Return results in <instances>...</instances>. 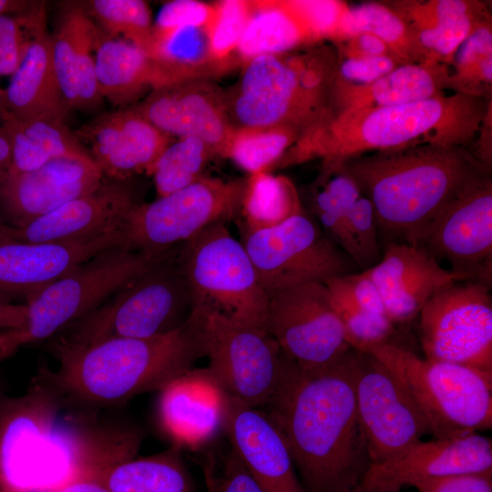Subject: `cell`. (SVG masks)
<instances>
[{
    "label": "cell",
    "instance_id": "cell-41",
    "mask_svg": "<svg viewBox=\"0 0 492 492\" xmlns=\"http://www.w3.org/2000/svg\"><path fill=\"white\" fill-rule=\"evenodd\" d=\"M46 3L19 15H0V75L12 76L29 46L46 31Z\"/></svg>",
    "mask_w": 492,
    "mask_h": 492
},
{
    "label": "cell",
    "instance_id": "cell-33",
    "mask_svg": "<svg viewBox=\"0 0 492 492\" xmlns=\"http://www.w3.org/2000/svg\"><path fill=\"white\" fill-rule=\"evenodd\" d=\"M173 445L160 453L113 466L97 478L111 492H193L190 473Z\"/></svg>",
    "mask_w": 492,
    "mask_h": 492
},
{
    "label": "cell",
    "instance_id": "cell-13",
    "mask_svg": "<svg viewBox=\"0 0 492 492\" xmlns=\"http://www.w3.org/2000/svg\"><path fill=\"white\" fill-rule=\"evenodd\" d=\"M490 287L456 282L427 302L418 315L425 358L492 374Z\"/></svg>",
    "mask_w": 492,
    "mask_h": 492
},
{
    "label": "cell",
    "instance_id": "cell-47",
    "mask_svg": "<svg viewBox=\"0 0 492 492\" xmlns=\"http://www.w3.org/2000/svg\"><path fill=\"white\" fill-rule=\"evenodd\" d=\"M213 15V4L196 0L169 2L160 9L152 34L189 26H210Z\"/></svg>",
    "mask_w": 492,
    "mask_h": 492
},
{
    "label": "cell",
    "instance_id": "cell-15",
    "mask_svg": "<svg viewBox=\"0 0 492 492\" xmlns=\"http://www.w3.org/2000/svg\"><path fill=\"white\" fill-rule=\"evenodd\" d=\"M66 405L41 374L24 395L0 397V492L42 487L47 449Z\"/></svg>",
    "mask_w": 492,
    "mask_h": 492
},
{
    "label": "cell",
    "instance_id": "cell-55",
    "mask_svg": "<svg viewBox=\"0 0 492 492\" xmlns=\"http://www.w3.org/2000/svg\"><path fill=\"white\" fill-rule=\"evenodd\" d=\"M38 1L0 0V15H19L29 11Z\"/></svg>",
    "mask_w": 492,
    "mask_h": 492
},
{
    "label": "cell",
    "instance_id": "cell-31",
    "mask_svg": "<svg viewBox=\"0 0 492 492\" xmlns=\"http://www.w3.org/2000/svg\"><path fill=\"white\" fill-rule=\"evenodd\" d=\"M99 93L115 105H127L161 85L154 60L140 46L101 33L95 49Z\"/></svg>",
    "mask_w": 492,
    "mask_h": 492
},
{
    "label": "cell",
    "instance_id": "cell-1",
    "mask_svg": "<svg viewBox=\"0 0 492 492\" xmlns=\"http://www.w3.org/2000/svg\"><path fill=\"white\" fill-rule=\"evenodd\" d=\"M265 411L281 430L306 492H345L371 466L356 407L354 349L299 369Z\"/></svg>",
    "mask_w": 492,
    "mask_h": 492
},
{
    "label": "cell",
    "instance_id": "cell-10",
    "mask_svg": "<svg viewBox=\"0 0 492 492\" xmlns=\"http://www.w3.org/2000/svg\"><path fill=\"white\" fill-rule=\"evenodd\" d=\"M245 182L203 176L152 202L137 203L121 226L124 246L164 254L211 224L239 220Z\"/></svg>",
    "mask_w": 492,
    "mask_h": 492
},
{
    "label": "cell",
    "instance_id": "cell-5",
    "mask_svg": "<svg viewBox=\"0 0 492 492\" xmlns=\"http://www.w3.org/2000/svg\"><path fill=\"white\" fill-rule=\"evenodd\" d=\"M336 62L333 48L319 46L243 63L239 80L224 90L232 127H287L299 139L309 135L333 117Z\"/></svg>",
    "mask_w": 492,
    "mask_h": 492
},
{
    "label": "cell",
    "instance_id": "cell-28",
    "mask_svg": "<svg viewBox=\"0 0 492 492\" xmlns=\"http://www.w3.org/2000/svg\"><path fill=\"white\" fill-rule=\"evenodd\" d=\"M101 33L78 2H69L51 36L53 67L69 110L93 108L102 99L95 73V49Z\"/></svg>",
    "mask_w": 492,
    "mask_h": 492
},
{
    "label": "cell",
    "instance_id": "cell-34",
    "mask_svg": "<svg viewBox=\"0 0 492 492\" xmlns=\"http://www.w3.org/2000/svg\"><path fill=\"white\" fill-rule=\"evenodd\" d=\"M303 210L301 197L287 177L256 172L246 179L239 227L250 231L272 228Z\"/></svg>",
    "mask_w": 492,
    "mask_h": 492
},
{
    "label": "cell",
    "instance_id": "cell-58",
    "mask_svg": "<svg viewBox=\"0 0 492 492\" xmlns=\"http://www.w3.org/2000/svg\"><path fill=\"white\" fill-rule=\"evenodd\" d=\"M4 105V90L0 87V107Z\"/></svg>",
    "mask_w": 492,
    "mask_h": 492
},
{
    "label": "cell",
    "instance_id": "cell-21",
    "mask_svg": "<svg viewBox=\"0 0 492 492\" xmlns=\"http://www.w3.org/2000/svg\"><path fill=\"white\" fill-rule=\"evenodd\" d=\"M103 177L92 158L55 159L31 171L6 172L0 201L14 226H21L96 190Z\"/></svg>",
    "mask_w": 492,
    "mask_h": 492
},
{
    "label": "cell",
    "instance_id": "cell-8",
    "mask_svg": "<svg viewBox=\"0 0 492 492\" xmlns=\"http://www.w3.org/2000/svg\"><path fill=\"white\" fill-rule=\"evenodd\" d=\"M361 352L373 354L403 381L435 438L492 428V374L421 358L391 342Z\"/></svg>",
    "mask_w": 492,
    "mask_h": 492
},
{
    "label": "cell",
    "instance_id": "cell-22",
    "mask_svg": "<svg viewBox=\"0 0 492 492\" xmlns=\"http://www.w3.org/2000/svg\"><path fill=\"white\" fill-rule=\"evenodd\" d=\"M157 416L175 446L196 448L226 427L231 398L206 368H191L159 391Z\"/></svg>",
    "mask_w": 492,
    "mask_h": 492
},
{
    "label": "cell",
    "instance_id": "cell-16",
    "mask_svg": "<svg viewBox=\"0 0 492 492\" xmlns=\"http://www.w3.org/2000/svg\"><path fill=\"white\" fill-rule=\"evenodd\" d=\"M265 330L302 372L323 367L351 349L329 291L320 282L269 294Z\"/></svg>",
    "mask_w": 492,
    "mask_h": 492
},
{
    "label": "cell",
    "instance_id": "cell-43",
    "mask_svg": "<svg viewBox=\"0 0 492 492\" xmlns=\"http://www.w3.org/2000/svg\"><path fill=\"white\" fill-rule=\"evenodd\" d=\"M214 5L208 28L210 47L215 61L224 65L236 54L251 15V1L222 0Z\"/></svg>",
    "mask_w": 492,
    "mask_h": 492
},
{
    "label": "cell",
    "instance_id": "cell-35",
    "mask_svg": "<svg viewBox=\"0 0 492 492\" xmlns=\"http://www.w3.org/2000/svg\"><path fill=\"white\" fill-rule=\"evenodd\" d=\"M343 32L342 40L359 32L376 36L401 64L432 61L412 28L384 2L349 5Z\"/></svg>",
    "mask_w": 492,
    "mask_h": 492
},
{
    "label": "cell",
    "instance_id": "cell-11",
    "mask_svg": "<svg viewBox=\"0 0 492 492\" xmlns=\"http://www.w3.org/2000/svg\"><path fill=\"white\" fill-rule=\"evenodd\" d=\"M169 252L113 247L30 295L22 329L27 343L48 338L84 317Z\"/></svg>",
    "mask_w": 492,
    "mask_h": 492
},
{
    "label": "cell",
    "instance_id": "cell-37",
    "mask_svg": "<svg viewBox=\"0 0 492 492\" xmlns=\"http://www.w3.org/2000/svg\"><path fill=\"white\" fill-rule=\"evenodd\" d=\"M446 69V89L491 99V18L480 24L460 44Z\"/></svg>",
    "mask_w": 492,
    "mask_h": 492
},
{
    "label": "cell",
    "instance_id": "cell-59",
    "mask_svg": "<svg viewBox=\"0 0 492 492\" xmlns=\"http://www.w3.org/2000/svg\"><path fill=\"white\" fill-rule=\"evenodd\" d=\"M3 395V394L1 393V390H0V397Z\"/></svg>",
    "mask_w": 492,
    "mask_h": 492
},
{
    "label": "cell",
    "instance_id": "cell-32",
    "mask_svg": "<svg viewBox=\"0 0 492 492\" xmlns=\"http://www.w3.org/2000/svg\"><path fill=\"white\" fill-rule=\"evenodd\" d=\"M2 122L11 144V162L7 172L31 171L55 159L91 158L63 119L19 118L5 109Z\"/></svg>",
    "mask_w": 492,
    "mask_h": 492
},
{
    "label": "cell",
    "instance_id": "cell-24",
    "mask_svg": "<svg viewBox=\"0 0 492 492\" xmlns=\"http://www.w3.org/2000/svg\"><path fill=\"white\" fill-rule=\"evenodd\" d=\"M486 471H492L491 439L467 431L422 440L391 460L371 464L362 483L401 489L427 478Z\"/></svg>",
    "mask_w": 492,
    "mask_h": 492
},
{
    "label": "cell",
    "instance_id": "cell-46",
    "mask_svg": "<svg viewBox=\"0 0 492 492\" xmlns=\"http://www.w3.org/2000/svg\"><path fill=\"white\" fill-rule=\"evenodd\" d=\"M208 492H262L232 449L203 465Z\"/></svg>",
    "mask_w": 492,
    "mask_h": 492
},
{
    "label": "cell",
    "instance_id": "cell-39",
    "mask_svg": "<svg viewBox=\"0 0 492 492\" xmlns=\"http://www.w3.org/2000/svg\"><path fill=\"white\" fill-rule=\"evenodd\" d=\"M78 4L104 34L130 41L148 53L153 23L145 1L89 0Z\"/></svg>",
    "mask_w": 492,
    "mask_h": 492
},
{
    "label": "cell",
    "instance_id": "cell-9",
    "mask_svg": "<svg viewBox=\"0 0 492 492\" xmlns=\"http://www.w3.org/2000/svg\"><path fill=\"white\" fill-rule=\"evenodd\" d=\"M178 253L191 290L192 312H216L265 330L268 295L226 223L208 226L181 244Z\"/></svg>",
    "mask_w": 492,
    "mask_h": 492
},
{
    "label": "cell",
    "instance_id": "cell-2",
    "mask_svg": "<svg viewBox=\"0 0 492 492\" xmlns=\"http://www.w3.org/2000/svg\"><path fill=\"white\" fill-rule=\"evenodd\" d=\"M371 202L385 244L417 245L440 210L466 185L490 174L470 148L419 145L335 162Z\"/></svg>",
    "mask_w": 492,
    "mask_h": 492
},
{
    "label": "cell",
    "instance_id": "cell-48",
    "mask_svg": "<svg viewBox=\"0 0 492 492\" xmlns=\"http://www.w3.org/2000/svg\"><path fill=\"white\" fill-rule=\"evenodd\" d=\"M402 65L391 56L337 59L334 77L354 85H366Z\"/></svg>",
    "mask_w": 492,
    "mask_h": 492
},
{
    "label": "cell",
    "instance_id": "cell-29",
    "mask_svg": "<svg viewBox=\"0 0 492 492\" xmlns=\"http://www.w3.org/2000/svg\"><path fill=\"white\" fill-rule=\"evenodd\" d=\"M446 74V64L426 61L402 64L366 85L346 83L333 75V116L348 110L395 106L444 94Z\"/></svg>",
    "mask_w": 492,
    "mask_h": 492
},
{
    "label": "cell",
    "instance_id": "cell-14",
    "mask_svg": "<svg viewBox=\"0 0 492 492\" xmlns=\"http://www.w3.org/2000/svg\"><path fill=\"white\" fill-rule=\"evenodd\" d=\"M357 413L372 464L391 460L431 434L403 381L373 354L354 349Z\"/></svg>",
    "mask_w": 492,
    "mask_h": 492
},
{
    "label": "cell",
    "instance_id": "cell-4",
    "mask_svg": "<svg viewBox=\"0 0 492 492\" xmlns=\"http://www.w3.org/2000/svg\"><path fill=\"white\" fill-rule=\"evenodd\" d=\"M55 350L57 369L40 374L67 402L87 407L121 404L159 391L202 357L190 318L180 329L163 335L115 337Z\"/></svg>",
    "mask_w": 492,
    "mask_h": 492
},
{
    "label": "cell",
    "instance_id": "cell-23",
    "mask_svg": "<svg viewBox=\"0 0 492 492\" xmlns=\"http://www.w3.org/2000/svg\"><path fill=\"white\" fill-rule=\"evenodd\" d=\"M364 272L377 288L394 323L411 322L436 292L466 281L423 248L403 242L385 244L379 261Z\"/></svg>",
    "mask_w": 492,
    "mask_h": 492
},
{
    "label": "cell",
    "instance_id": "cell-49",
    "mask_svg": "<svg viewBox=\"0 0 492 492\" xmlns=\"http://www.w3.org/2000/svg\"><path fill=\"white\" fill-rule=\"evenodd\" d=\"M412 487L417 492H492V471L432 477Z\"/></svg>",
    "mask_w": 492,
    "mask_h": 492
},
{
    "label": "cell",
    "instance_id": "cell-17",
    "mask_svg": "<svg viewBox=\"0 0 492 492\" xmlns=\"http://www.w3.org/2000/svg\"><path fill=\"white\" fill-rule=\"evenodd\" d=\"M423 248L466 281L491 285L492 179L486 174L466 185L436 216L419 239Z\"/></svg>",
    "mask_w": 492,
    "mask_h": 492
},
{
    "label": "cell",
    "instance_id": "cell-45",
    "mask_svg": "<svg viewBox=\"0 0 492 492\" xmlns=\"http://www.w3.org/2000/svg\"><path fill=\"white\" fill-rule=\"evenodd\" d=\"M346 222L357 253V264L371 268L379 261L380 250L375 215L368 199L362 196L356 200L346 214Z\"/></svg>",
    "mask_w": 492,
    "mask_h": 492
},
{
    "label": "cell",
    "instance_id": "cell-52",
    "mask_svg": "<svg viewBox=\"0 0 492 492\" xmlns=\"http://www.w3.org/2000/svg\"><path fill=\"white\" fill-rule=\"evenodd\" d=\"M26 319V304H13L0 300V331L23 329Z\"/></svg>",
    "mask_w": 492,
    "mask_h": 492
},
{
    "label": "cell",
    "instance_id": "cell-6",
    "mask_svg": "<svg viewBox=\"0 0 492 492\" xmlns=\"http://www.w3.org/2000/svg\"><path fill=\"white\" fill-rule=\"evenodd\" d=\"M178 251L179 247L61 330L55 348L85 346L115 337L149 338L183 327L192 314L193 297Z\"/></svg>",
    "mask_w": 492,
    "mask_h": 492
},
{
    "label": "cell",
    "instance_id": "cell-18",
    "mask_svg": "<svg viewBox=\"0 0 492 492\" xmlns=\"http://www.w3.org/2000/svg\"><path fill=\"white\" fill-rule=\"evenodd\" d=\"M133 108L169 137L200 138L216 155H221L233 128L224 90L208 78L157 87Z\"/></svg>",
    "mask_w": 492,
    "mask_h": 492
},
{
    "label": "cell",
    "instance_id": "cell-12",
    "mask_svg": "<svg viewBox=\"0 0 492 492\" xmlns=\"http://www.w3.org/2000/svg\"><path fill=\"white\" fill-rule=\"evenodd\" d=\"M239 231L240 241L267 295L302 283L325 284L353 273L355 262L305 210L272 228L250 231L239 227Z\"/></svg>",
    "mask_w": 492,
    "mask_h": 492
},
{
    "label": "cell",
    "instance_id": "cell-51",
    "mask_svg": "<svg viewBox=\"0 0 492 492\" xmlns=\"http://www.w3.org/2000/svg\"><path fill=\"white\" fill-rule=\"evenodd\" d=\"M34 492H111L103 483L92 477H78Z\"/></svg>",
    "mask_w": 492,
    "mask_h": 492
},
{
    "label": "cell",
    "instance_id": "cell-57",
    "mask_svg": "<svg viewBox=\"0 0 492 492\" xmlns=\"http://www.w3.org/2000/svg\"><path fill=\"white\" fill-rule=\"evenodd\" d=\"M9 240L5 234V226L0 224V243Z\"/></svg>",
    "mask_w": 492,
    "mask_h": 492
},
{
    "label": "cell",
    "instance_id": "cell-26",
    "mask_svg": "<svg viewBox=\"0 0 492 492\" xmlns=\"http://www.w3.org/2000/svg\"><path fill=\"white\" fill-rule=\"evenodd\" d=\"M124 246L121 228L80 241L0 243V292L30 296L100 252Z\"/></svg>",
    "mask_w": 492,
    "mask_h": 492
},
{
    "label": "cell",
    "instance_id": "cell-38",
    "mask_svg": "<svg viewBox=\"0 0 492 492\" xmlns=\"http://www.w3.org/2000/svg\"><path fill=\"white\" fill-rule=\"evenodd\" d=\"M214 150L203 140L180 138L170 143L156 162L151 175L159 197L184 189L201 179Z\"/></svg>",
    "mask_w": 492,
    "mask_h": 492
},
{
    "label": "cell",
    "instance_id": "cell-27",
    "mask_svg": "<svg viewBox=\"0 0 492 492\" xmlns=\"http://www.w3.org/2000/svg\"><path fill=\"white\" fill-rule=\"evenodd\" d=\"M225 431L262 492H306L281 430L263 409L231 399Z\"/></svg>",
    "mask_w": 492,
    "mask_h": 492
},
{
    "label": "cell",
    "instance_id": "cell-42",
    "mask_svg": "<svg viewBox=\"0 0 492 492\" xmlns=\"http://www.w3.org/2000/svg\"><path fill=\"white\" fill-rule=\"evenodd\" d=\"M384 3L415 33L488 10L487 4L476 0H392Z\"/></svg>",
    "mask_w": 492,
    "mask_h": 492
},
{
    "label": "cell",
    "instance_id": "cell-54",
    "mask_svg": "<svg viewBox=\"0 0 492 492\" xmlns=\"http://www.w3.org/2000/svg\"><path fill=\"white\" fill-rule=\"evenodd\" d=\"M5 106L0 107V179L8 171L11 162V144L9 136L3 125L2 115Z\"/></svg>",
    "mask_w": 492,
    "mask_h": 492
},
{
    "label": "cell",
    "instance_id": "cell-20",
    "mask_svg": "<svg viewBox=\"0 0 492 492\" xmlns=\"http://www.w3.org/2000/svg\"><path fill=\"white\" fill-rule=\"evenodd\" d=\"M75 135L112 181L150 174L171 139L133 108L102 114Z\"/></svg>",
    "mask_w": 492,
    "mask_h": 492
},
{
    "label": "cell",
    "instance_id": "cell-44",
    "mask_svg": "<svg viewBox=\"0 0 492 492\" xmlns=\"http://www.w3.org/2000/svg\"><path fill=\"white\" fill-rule=\"evenodd\" d=\"M489 18L491 13L487 10L455 18L415 34L430 60L448 65L460 44Z\"/></svg>",
    "mask_w": 492,
    "mask_h": 492
},
{
    "label": "cell",
    "instance_id": "cell-7",
    "mask_svg": "<svg viewBox=\"0 0 492 492\" xmlns=\"http://www.w3.org/2000/svg\"><path fill=\"white\" fill-rule=\"evenodd\" d=\"M190 321L207 368L234 401L270 406L299 369L261 328L209 311L192 312Z\"/></svg>",
    "mask_w": 492,
    "mask_h": 492
},
{
    "label": "cell",
    "instance_id": "cell-53",
    "mask_svg": "<svg viewBox=\"0 0 492 492\" xmlns=\"http://www.w3.org/2000/svg\"><path fill=\"white\" fill-rule=\"evenodd\" d=\"M26 343L27 338L22 329L0 331V360L12 355Z\"/></svg>",
    "mask_w": 492,
    "mask_h": 492
},
{
    "label": "cell",
    "instance_id": "cell-36",
    "mask_svg": "<svg viewBox=\"0 0 492 492\" xmlns=\"http://www.w3.org/2000/svg\"><path fill=\"white\" fill-rule=\"evenodd\" d=\"M298 139L299 134L287 127L233 128L220 156L249 175L269 171Z\"/></svg>",
    "mask_w": 492,
    "mask_h": 492
},
{
    "label": "cell",
    "instance_id": "cell-30",
    "mask_svg": "<svg viewBox=\"0 0 492 492\" xmlns=\"http://www.w3.org/2000/svg\"><path fill=\"white\" fill-rule=\"evenodd\" d=\"M7 112L19 118L64 119L69 111L52 62L51 36L39 35L4 90Z\"/></svg>",
    "mask_w": 492,
    "mask_h": 492
},
{
    "label": "cell",
    "instance_id": "cell-19",
    "mask_svg": "<svg viewBox=\"0 0 492 492\" xmlns=\"http://www.w3.org/2000/svg\"><path fill=\"white\" fill-rule=\"evenodd\" d=\"M251 15L236 54L243 62L293 52L331 40L334 13L326 0L251 1Z\"/></svg>",
    "mask_w": 492,
    "mask_h": 492
},
{
    "label": "cell",
    "instance_id": "cell-56",
    "mask_svg": "<svg viewBox=\"0 0 492 492\" xmlns=\"http://www.w3.org/2000/svg\"><path fill=\"white\" fill-rule=\"evenodd\" d=\"M345 492H402L401 489L391 488L379 486H368L364 483H360L354 487Z\"/></svg>",
    "mask_w": 492,
    "mask_h": 492
},
{
    "label": "cell",
    "instance_id": "cell-50",
    "mask_svg": "<svg viewBox=\"0 0 492 492\" xmlns=\"http://www.w3.org/2000/svg\"><path fill=\"white\" fill-rule=\"evenodd\" d=\"M334 46L337 59H359L378 56H391L395 58L388 46L380 38L366 32L356 33L335 43Z\"/></svg>",
    "mask_w": 492,
    "mask_h": 492
},
{
    "label": "cell",
    "instance_id": "cell-3",
    "mask_svg": "<svg viewBox=\"0 0 492 492\" xmlns=\"http://www.w3.org/2000/svg\"><path fill=\"white\" fill-rule=\"evenodd\" d=\"M491 117V99L460 92L404 104L348 110L300 138L279 166L419 145L472 149Z\"/></svg>",
    "mask_w": 492,
    "mask_h": 492
},
{
    "label": "cell",
    "instance_id": "cell-40",
    "mask_svg": "<svg viewBox=\"0 0 492 492\" xmlns=\"http://www.w3.org/2000/svg\"><path fill=\"white\" fill-rule=\"evenodd\" d=\"M325 285L351 348L364 351L374 345L390 343L395 323L387 315L369 311L353 302L334 286L329 283Z\"/></svg>",
    "mask_w": 492,
    "mask_h": 492
},
{
    "label": "cell",
    "instance_id": "cell-25",
    "mask_svg": "<svg viewBox=\"0 0 492 492\" xmlns=\"http://www.w3.org/2000/svg\"><path fill=\"white\" fill-rule=\"evenodd\" d=\"M136 204L123 181L103 182L96 190L24 225L5 226V234L23 242L91 239L120 229Z\"/></svg>",
    "mask_w": 492,
    "mask_h": 492
}]
</instances>
